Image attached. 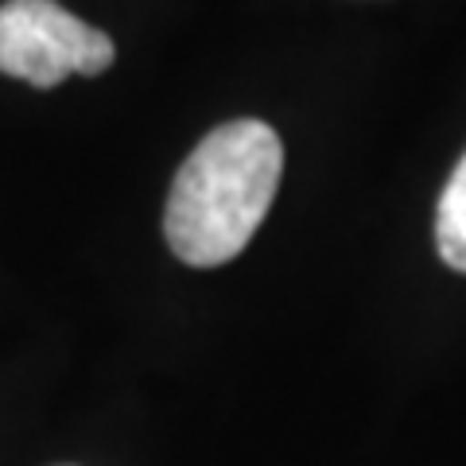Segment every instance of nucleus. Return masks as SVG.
Listing matches in <instances>:
<instances>
[{
  "instance_id": "nucleus-1",
  "label": "nucleus",
  "mask_w": 466,
  "mask_h": 466,
  "mask_svg": "<svg viewBox=\"0 0 466 466\" xmlns=\"http://www.w3.org/2000/svg\"><path fill=\"white\" fill-rule=\"evenodd\" d=\"M284 171V144L257 116L218 125L187 156L167 195L164 238L191 268L238 257L265 222Z\"/></svg>"
},
{
  "instance_id": "nucleus-2",
  "label": "nucleus",
  "mask_w": 466,
  "mask_h": 466,
  "mask_svg": "<svg viewBox=\"0 0 466 466\" xmlns=\"http://www.w3.org/2000/svg\"><path fill=\"white\" fill-rule=\"evenodd\" d=\"M113 39L55 0H8L0 5V75L39 90L70 75H106Z\"/></svg>"
},
{
  "instance_id": "nucleus-3",
  "label": "nucleus",
  "mask_w": 466,
  "mask_h": 466,
  "mask_svg": "<svg viewBox=\"0 0 466 466\" xmlns=\"http://www.w3.org/2000/svg\"><path fill=\"white\" fill-rule=\"evenodd\" d=\"M435 249H440L447 268L466 276V152L440 195V210H435Z\"/></svg>"
}]
</instances>
